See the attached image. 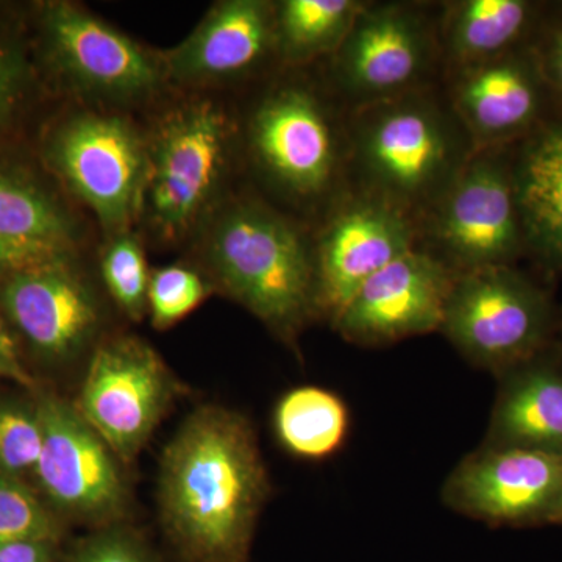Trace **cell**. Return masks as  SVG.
I'll list each match as a JSON object with an SVG mask.
<instances>
[{
  "instance_id": "6da1fadb",
  "label": "cell",
  "mask_w": 562,
  "mask_h": 562,
  "mask_svg": "<svg viewBox=\"0 0 562 562\" xmlns=\"http://www.w3.org/2000/svg\"><path fill=\"white\" fill-rule=\"evenodd\" d=\"M269 482L249 422L222 408L192 414L166 450L161 520L180 562H249Z\"/></svg>"
},
{
  "instance_id": "7a4b0ae2",
  "label": "cell",
  "mask_w": 562,
  "mask_h": 562,
  "mask_svg": "<svg viewBox=\"0 0 562 562\" xmlns=\"http://www.w3.org/2000/svg\"><path fill=\"white\" fill-rule=\"evenodd\" d=\"M346 135L361 192L414 221L431 210L476 151L450 102L438 101L427 87L358 106Z\"/></svg>"
},
{
  "instance_id": "3957f363",
  "label": "cell",
  "mask_w": 562,
  "mask_h": 562,
  "mask_svg": "<svg viewBox=\"0 0 562 562\" xmlns=\"http://www.w3.org/2000/svg\"><path fill=\"white\" fill-rule=\"evenodd\" d=\"M205 257L222 290L294 344L317 313L314 250L294 222L255 199L232 202L211 224Z\"/></svg>"
},
{
  "instance_id": "277c9868",
  "label": "cell",
  "mask_w": 562,
  "mask_h": 562,
  "mask_svg": "<svg viewBox=\"0 0 562 562\" xmlns=\"http://www.w3.org/2000/svg\"><path fill=\"white\" fill-rule=\"evenodd\" d=\"M231 144V121L211 101L181 103L158 122L147 139L140 214L160 238H183L201 220L224 180Z\"/></svg>"
},
{
  "instance_id": "5b68a950",
  "label": "cell",
  "mask_w": 562,
  "mask_h": 562,
  "mask_svg": "<svg viewBox=\"0 0 562 562\" xmlns=\"http://www.w3.org/2000/svg\"><path fill=\"white\" fill-rule=\"evenodd\" d=\"M549 295L513 266L458 272L441 331L472 364L502 375L546 350Z\"/></svg>"
},
{
  "instance_id": "8992f818",
  "label": "cell",
  "mask_w": 562,
  "mask_h": 562,
  "mask_svg": "<svg viewBox=\"0 0 562 562\" xmlns=\"http://www.w3.org/2000/svg\"><path fill=\"white\" fill-rule=\"evenodd\" d=\"M49 160L111 236L131 232L143 210L149 147L132 121L83 110L54 132Z\"/></svg>"
},
{
  "instance_id": "52a82bcc",
  "label": "cell",
  "mask_w": 562,
  "mask_h": 562,
  "mask_svg": "<svg viewBox=\"0 0 562 562\" xmlns=\"http://www.w3.org/2000/svg\"><path fill=\"white\" fill-rule=\"evenodd\" d=\"M422 220L430 254L454 272L513 266L525 249L512 165L497 149L476 150Z\"/></svg>"
},
{
  "instance_id": "ba28073f",
  "label": "cell",
  "mask_w": 562,
  "mask_h": 562,
  "mask_svg": "<svg viewBox=\"0 0 562 562\" xmlns=\"http://www.w3.org/2000/svg\"><path fill=\"white\" fill-rule=\"evenodd\" d=\"M255 160L279 190L297 201H317L335 188L347 158V135L316 91L283 83L251 114Z\"/></svg>"
},
{
  "instance_id": "9c48e42d",
  "label": "cell",
  "mask_w": 562,
  "mask_h": 562,
  "mask_svg": "<svg viewBox=\"0 0 562 562\" xmlns=\"http://www.w3.org/2000/svg\"><path fill=\"white\" fill-rule=\"evenodd\" d=\"M43 22L55 68L88 101L143 102L169 83L161 54L76 3H49Z\"/></svg>"
},
{
  "instance_id": "30bf717a",
  "label": "cell",
  "mask_w": 562,
  "mask_h": 562,
  "mask_svg": "<svg viewBox=\"0 0 562 562\" xmlns=\"http://www.w3.org/2000/svg\"><path fill=\"white\" fill-rule=\"evenodd\" d=\"M452 512L491 527L562 525V454L484 443L442 486Z\"/></svg>"
},
{
  "instance_id": "8fae6325",
  "label": "cell",
  "mask_w": 562,
  "mask_h": 562,
  "mask_svg": "<svg viewBox=\"0 0 562 562\" xmlns=\"http://www.w3.org/2000/svg\"><path fill=\"white\" fill-rule=\"evenodd\" d=\"M331 57L333 79L358 109L425 88L436 44L413 7L364 3Z\"/></svg>"
},
{
  "instance_id": "7c38bea8",
  "label": "cell",
  "mask_w": 562,
  "mask_h": 562,
  "mask_svg": "<svg viewBox=\"0 0 562 562\" xmlns=\"http://www.w3.org/2000/svg\"><path fill=\"white\" fill-rule=\"evenodd\" d=\"M171 395V376L149 346L114 339L92 355L77 409L111 452L131 461L150 438Z\"/></svg>"
},
{
  "instance_id": "4fadbf2b",
  "label": "cell",
  "mask_w": 562,
  "mask_h": 562,
  "mask_svg": "<svg viewBox=\"0 0 562 562\" xmlns=\"http://www.w3.org/2000/svg\"><path fill=\"white\" fill-rule=\"evenodd\" d=\"M457 273L416 247L366 281L333 327L358 346H384L441 330Z\"/></svg>"
},
{
  "instance_id": "5bb4252c",
  "label": "cell",
  "mask_w": 562,
  "mask_h": 562,
  "mask_svg": "<svg viewBox=\"0 0 562 562\" xmlns=\"http://www.w3.org/2000/svg\"><path fill=\"white\" fill-rule=\"evenodd\" d=\"M417 236V222L391 203L364 192L344 201L314 249L317 313L335 321L366 281L416 249Z\"/></svg>"
},
{
  "instance_id": "9a60e30c",
  "label": "cell",
  "mask_w": 562,
  "mask_h": 562,
  "mask_svg": "<svg viewBox=\"0 0 562 562\" xmlns=\"http://www.w3.org/2000/svg\"><path fill=\"white\" fill-rule=\"evenodd\" d=\"M36 409L43 450L33 473L50 501L81 519L116 516L124 486L110 447L68 403L46 398Z\"/></svg>"
},
{
  "instance_id": "2e32d148",
  "label": "cell",
  "mask_w": 562,
  "mask_h": 562,
  "mask_svg": "<svg viewBox=\"0 0 562 562\" xmlns=\"http://www.w3.org/2000/svg\"><path fill=\"white\" fill-rule=\"evenodd\" d=\"M546 87L538 58L513 50L460 68L449 102L476 150L497 149L538 125Z\"/></svg>"
},
{
  "instance_id": "e0dca14e",
  "label": "cell",
  "mask_w": 562,
  "mask_h": 562,
  "mask_svg": "<svg viewBox=\"0 0 562 562\" xmlns=\"http://www.w3.org/2000/svg\"><path fill=\"white\" fill-rule=\"evenodd\" d=\"M0 297L18 330L47 357L77 353L101 324L94 294L69 258L11 272Z\"/></svg>"
},
{
  "instance_id": "ac0fdd59",
  "label": "cell",
  "mask_w": 562,
  "mask_h": 562,
  "mask_svg": "<svg viewBox=\"0 0 562 562\" xmlns=\"http://www.w3.org/2000/svg\"><path fill=\"white\" fill-rule=\"evenodd\" d=\"M271 52H276V5L265 0H224L161 57L169 83L202 87L246 76Z\"/></svg>"
},
{
  "instance_id": "d6986e66",
  "label": "cell",
  "mask_w": 562,
  "mask_h": 562,
  "mask_svg": "<svg viewBox=\"0 0 562 562\" xmlns=\"http://www.w3.org/2000/svg\"><path fill=\"white\" fill-rule=\"evenodd\" d=\"M486 446L562 454V366L546 350L502 375Z\"/></svg>"
},
{
  "instance_id": "ffe728a7",
  "label": "cell",
  "mask_w": 562,
  "mask_h": 562,
  "mask_svg": "<svg viewBox=\"0 0 562 562\" xmlns=\"http://www.w3.org/2000/svg\"><path fill=\"white\" fill-rule=\"evenodd\" d=\"M512 173L525 247L562 272V122L527 140Z\"/></svg>"
},
{
  "instance_id": "44dd1931",
  "label": "cell",
  "mask_w": 562,
  "mask_h": 562,
  "mask_svg": "<svg viewBox=\"0 0 562 562\" xmlns=\"http://www.w3.org/2000/svg\"><path fill=\"white\" fill-rule=\"evenodd\" d=\"M535 7L524 0H464L447 9L442 44L458 68L513 52L531 27Z\"/></svg>"
},
{
  "instance_id": "7402d4cb",
  "label": "cell",
  "mask_w": 562,
  "mask_h": 562,
  "mask_svg": "<svg viewBox=\"0 0 562 562\" xmlns=\"http://www.w3.org/2000/svg\"><path fill=\"white\" fill-rule=\"evenodd\" d=\"M273 427L288 452L303 460H325L346 442L350 413L335 392L301 386L280 398Z\"/></svg>"
},
{
  "instance_id": "603a6c76",
  "label": "cell",
  "mask_w": 562,
  "mask_h": 562,
  "mask_svg": "<svg viewBox=\"0 0 562 562\" xmlns=\"http://www.w3.org/2000/svg\"><path fill=\"white\" fill-rule=\"evenodd\" d=\"M0 238L70 257L77 233L52 195L24 177L0 171Z\"/></svg>"
},
{
  "instance_id": "cb8c5ba5",
  "label": "cell",
  "mask_w": 562,
  "mask_h": 562,
  "mask_svg": "<svg viewBox=\"0 0 562 562\" xmlns=\"http://www.w3.org/2000/svg\"><path fill=\"white\" fill-rule=\"evenodd\" d=\"M364 7L357 0H283L276 5V54L303 65L341 46Z\"/></svg>"
},
{
  "instance_id": "d4e9b609",
  "label": "cell",
  "mask_w": 562,
  "mask_h": 562,
  "mask_svg": "<svg viewBox=\"0 0 562 562\" xmlns=\"http://www.w3.org/2000/svg\"><path fill=\"white\" fill-rule=\"evenodd\" d=\"M102 277L111 297L133 321L147 312L150 273L143 247L131 232L111 236L101 260Z\"/></svg>"
},
{
  "instance_id": "484cf974",
  "label": "cell",
  "mask_w": 562,
  "mask_h": 562,
  "mask_svg": "<svg viewBox=\"0 0 562 562\" xmlns=\"http://www.w3.org/2000/svg\"><path fill=\"white\" fill-rule=\"evenodd\" d=\"M54 517L21 480L0 476V543L60 542Z\"/></svg>"
},
{
  "instance_id": "4316f807",
  "label": "cell",
  "mask_w": 562,
  "mask_h": 562,
  "mask_svg": "<svg viewBox=\"0 0 562 562\" xmlns=\"http://www.w3.org/2000/svg\"><path fill=\"white\" fill-rule=\"evenodd\" d=\"M209 294L198 272L181 266H166L150 273L147 310L157 328H168L194 312Z\"/></svg>"
},
{
  "instance_id": "83f0119b",
  "label": "cell",
  "mask_w": 562,
  "mask_h": 562,
  "mask_svg": "<svg viewBox=\"0 0 562 562\" xmlns=\"http://www.w3.org/2000/svg\"><path fill=\"white\" fill-rule=\"evenodd\" d=\"M43 450L38 409L0 406V476L21 480L35 472Z\"/></svg>"
},
{
  "instance_id": "f1b7e54d",
  "label": "cell",
  "mask_w": 562,
  "mask_h": 562,
  "mask_svg": "<svg viewBox=\"0 0 562 562\" xmlns=\"http://www.w3.org/2000/svg\"><path fill=\"white\" fill-rule=\"evenodd\" d=\"M65 562H158L146 542L131 531L105 530L81 541Z\"/></svg>"
},
{
  "instance_id": "f546056e",
  "label": "cell",
  "mask_w": 562,
  "mask_h": 562,
  "mask_svg": "<svg viewBox=\"0 0 562 562\" xmlns=\"http://www.w3.org/2000/svg\"><path fill=\"white\" fill-rule=\"evenodd\" d=\"M29 68L21 47L0 33V131L20 105Z\"/></svg>"
},
{
  "instance_id": "4dcf8cb0",
  "label": "cell",
  "mask_w": 562,
  "mask_h": 562,
  "mask_svg": "<svg viewBox=\"0 0 562 562\" xmlns=\"http://www.w3.org/2000/svg\"><path fill=\"white\" fill-rule=\"evenodd\" d=\"M63 258L70 257L31 249V247L21 246V244L0 238V273L7 271L16 272L20 269L43 265V262L63 260Z\"/></svg>"
},
{
  "instance_id": "1f68e13d",
  "label": "cell",
  "mask_w": 562,
  "mask_h": 562,
  "mask_svg": "<svg viewBox=\"0 0 562 562\" xmlns=\"http://www.w3.org/2000/svg\"><path fill=\"white\" fill-rule=\"evenodd\" d=\"M57 542L0 543V562H58Z\"/></svg>"
},
{
  "instance_id": "d6a6232c",
  "label": "cell",
  "mask_w": 562,
  "mask_h": 562,
  "mask_svg": "<svg viewBox=\"0 0 562 562\" xmlns=\"http://www.w3.org/2000/svg\"><path fill=\"white\" fill-rule=\"evenodd\" d=\"M0 376L3 379L14 380L24 386H31L32 379L25 369L22 368L20 358H18L16 347L11 341L9 333L0 322Z\"/></svg>"
},
{
  "instance_id": "836d02e7",
  "label": "cell",
  "mask_w": 562,
  "mask_h": 562,
  "mask_svg": "<svg viewBox=\"0 0 562 562\" xmlns=\"http://www.w3.org/2000/svg\"><path fill=\"white\" fill-rule=\"evenodd\" d=\"M538 61L547 85H552L562 95V29L553 33Z\"/></svg>"
}]
</instances>
